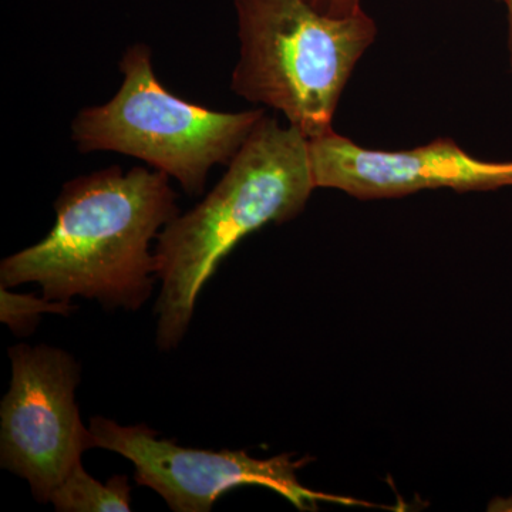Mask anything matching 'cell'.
Here are the masks:
<instances>
[{"label": "cell", "instance_id": "obj_1", "mask_svg": "<svg viewBox=\"0 0 512 512\" xmlns=\"http://www.w3.org/2000/svg\"><path fill=\"white\" fill-rule=\"evenodd\" d=\"M56 222L42 241L0 264V286H42L49 301L76 296L136 312L153 295L157 258L150 244L181 214L170 177L117 165L63 185Z\"/></svg>", "mask_w": 512, "mask_h": 512}, {"label": "cell", "instance_id": "obj_2", "mask_svg": "<svg viewBox=\"0 0 512 512\" xmlns=\"http://www.w3.org/2000/svg\"><path fill=\"white\" fill-rule=\"evenodd\" d=\"M313 190L308 138L265 114L214 190L158 234V349L180 345L202 288L229 252L265 225L298 217Z\"/></svg>", "mask_w": 512, "mask_h": 512}, {"label": "cell", "instance_id": "obj_3", "mask_svg": "<svg viewBox=\"0 0 512 512\" xmlns=\"http://www.w3.org/2000/svg\"><path fill=\"white\" fill-rule=\"evenodd\" d=\"M239 60L231 90L281 111L308 138L333 131V117L356 64L375 43L365 10L333 18L309 0H234Z\"/></svg>", "mask_w": 512, "mask_h": 512}, {"label": "cell", "instance_id": "obj_4", "mask_svg": "<svg viewBox=\"0 0 512 512\" xmlns=\"http://www.w3.org/2000/svg\"><path fill=\"white\" fill-rule=\"evenodd\" d=\"M119 66L124 80L116 96L74 117L77 150L146 161L192 197L202 194L214 165L231 163L265 116L264 109L222 113L180 99L157 79L150 47L141 43L128 47Z\"/></svg>", "mask_w": 512, "mask_h": 512}, {"label": "cell", "instance_id": "obj_5", "mask_svg": "<svg viewBox=\"0 0 512 512\" xmlns=\"http://www.w3.org/2000/svg\"><path fill=\"white\" fill-rule=\"evenodd\" d=\"M12 382L0 404V466L28 481L39 503L96 448L76 403L80 366L50 346L9 349Z\"/></svg>", "mask_w": 512, "mask_h": 512}, {"label": "cell", "instance_id": "obj_6", "mask_svg": "<svg viewBox=\"0 0 512 512\" xmlns=\"http://www.w3.org/2000/svg\"><path fill=\"white\" fill-rule=\"evenodd\" d=\"M89 429L97 448L130 460L136 483L156 491L175 512L211 511L222 495L247 485L275 491L302 511L316 510L319 501L352 503L303 487L296 471L305 461L292 460L291 454L259 460L244 450L181 447L160 439L147 424L121 426L101 416L90 419Z\"/></svg>", "mask_w": 512, "mask_h": 512}, {"label": "cell", "instance_id": "obj_7", "mask_svg": "<svg viewBox=\"0 0 512 512\" xmlns=\"http://www.w3.org/2000/svg\"><path fill=\"white\" fill-rule=\"evenodd\" d=\"M316 188L359 200L400 198L424 190L493 191L512 187V161H484L451 138L410 150H373L335 130L309 140Z\"/></svg>", "mask_w": 512, "mask_h": 512}, {"label": "cell", "instance_id": "obj_8", "mask_svg": "<svg viewBox=\"0 0 512 512\" xmlns=\"http://www.w3.org/2000/svg\"><path fill=\"white\" fill-rule=\"evenodd\" d=\"M50 503L60 512H128L131 507V485L124 474L111 477L107 483L90 476L82 463L67 474L53 491Z\"/></svg>", "mask_w": 512, "mask_h": 512}, {"label": "cell", "instance_id": "obj_9", "mask_svg": "<svg viewBox=\"0 0 512 512\" xmlns=\"http://www.w3.org/2000/svg\"><path fill=\"white\" fill-rule=\"evenodd\" d=\"M76 311L72 303L49 301L45 296L36 298L35 295L13 293L9 288L0 286V320L16 336L32 335L39 325L40 316L45 313L69 316Z\"/></svg>", "mask_w": 512, "mask_h": 512}, {"label": "cell", "instance_id": "obj_10", "mask_svg": "<svg viewBox=\"0 0 512 512\" xmlns=\"http://www.w3.org/2000/svg\"><path fill=\"white\" fill-rule=\"evenodd\" d=\"M323 15L348 18L362 12V0H309Z\"/></svg>", "mask_w": 512, "mask_h": 512}, {"label": "cell", "instance_id": "obj_11", "mask_svg": "<svg viewBox=\"0 0 512 512\" xmlns=\"http://www.w3.org/2000/svg\"><path fill=\"white\" fill-rule=\"evenodd\" d=\"M505 6H507V23H508V36H507V47H508V63H510V72L512 74V0H505Z\"/></svg>", "mask_w": 512, "mask_h": 512}, {"label": "cell", "instance_id": "obj_12", "mask_svg": "<svg viewBox=\"0 0 512 512\" xmlns=\"http://www.w3.org/2000/svg\"><path fill=\"white\" fill-rule=\"evenodd\" d=\"M500 2H503V3H504V2H505V0H500Z\"/></svg>", "mask_w": 512, "mask_h": 512}]
</instances>
